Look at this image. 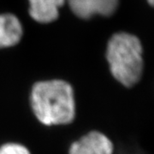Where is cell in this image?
Instances as JSON below:
<instances>
[{"label":"cell","mask_w":154,"mask_h":154,"mask_svg":"<svg viewBox=\"0 0 154 154\" xmlns=\"http://www.w3.org/2000/svg\"><path fill=\"white\" fill-rule=\"evenodd\" d=\"M23 27L18 17L11 13L0 14V48L17 45L22 38Z\"/></svg>","instance_id":"5b68a950"},{"label":"cell","mask_w":154,"mask_h":154,"mask_svg":"<svg viewBox=\"0 0 154 154\" xmlns=\"http://www.w3.org/2000/svg\"><path fill=\"white\" fill-rule=\"evenodd\" d=\"M29 15L35 22L47 24L59 17V10L65 0H28Z\"/></svg>","instance_id":"8992f818"},{"label":"cell","mask_w":154,"mask_h":154,"mask_svg":"<svg viewBox=\"0 0 154 154\" xmlns=\"http://www.w3.org/2000/svg\"><path fill=\"white\" fill-rule=\"evenodd\" d=\"M106 59L111 75L125 88H132L141 79L143 47L135 35L125 32L114 33L107 44Z\"/></svg>","instance_id":"7a4b0ae2"},{"label":"cell","mask_w":154,"mask_h":154,"mask_svg":"<svg viewBox=\"0 0 154 154\" xmlns=\"http://www.w3.org/2000/svg\"><path fill=\"white\" fill-rule=\"evenodd\" d=\"M114 145L105 134L91 131L73 142L69 154H113Z\"/></svg>","instance_id":"277c9868"},{"label":"cell","mask_w":154,"mask_h":154,"mask_svg":"<svg viewBox=\"0 0 154 154\" xmlns=\"http://www.w3.org/2000/svg\"><path fill=\"white\" fill-rule=\"evenodd\" d=\"M30 104L33 115L45 126L66 125L75 117L74 89L63 80L35 83L31 90Z\"/></svg>","instance_id":"6da1fadb"},{"label":"cell","mask_w":154,"mask_h":154,"mask_svg":"<svg viewBox=\"0 0 154 154\" xmlns=\"http://www.w3.org/2000/svg\"><path fill=\"white\" fill-rule=\"evenodd\" d=\"M0 154H31L25 146L19 143H6L0 146Z\"/></svg>","instance_id":"52a82bcc"},{"label":"cell","mask_w":154,"mask_h":154,"mask_svg":"<svg viewBox=\"0 0 154 154\" xmlns=\"http://www.w3.org/2000/svg\"><path fill=\"white\" fill-rule=\"evenodd\" d=\"M72 12L82 19L94 16L110 17L117 10L120 0H67Z\"/></svg>","instance_id":"3957f363"},{"label":"cell","mask_w":154,"mask_h":154,"mask_svg":"<svg viewBox=\"0 0 154 154\" xmlns=\"http://www.w3.org/2000/svg\"><path fill=\"white\" fill-rule=\"evenodd\" d=\"M147 2H148V4L151 6L153 5V3H154V0H147Z\"/></svg>","instance_id":"ba28073f"}]
</instances>
